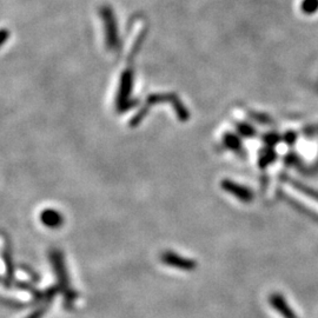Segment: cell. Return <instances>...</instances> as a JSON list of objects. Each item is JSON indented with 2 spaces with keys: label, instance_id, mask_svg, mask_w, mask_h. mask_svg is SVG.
<instances>
[{
  "label": "cell",
  "instance_id": "6da1fadb",
  "mask_svg": "<svg viewBox=\"0 0 318 318\" xmlns=\"http://www.w3.org/2000/svg\"><path fill=\"white\" fill-rule=\"evenodd\" d=\"M42 221L47 227H51V229H56V227H59L63 223V217L59 212L54 210H46L43 212L42 215Z\"/></svg>",
  "mask_w": 318,
  "mask_h": 318
},
{
  "label": "cell",
  "instance_id": "7a4b0ae2",
  "mask_svg": "<svg viewBox=\"0 0 318 318\" xmlns=\"http://www.w3.org/2000/svg\"><path fill=\"white\" fill-rule=\"evenodd\" d=\"M164 262L166 264L172 265V267L176 268H181V269H192L193 268V263L187 261V259L182 258V257L177 256L175 253H166L165 256L163 257Z\"/></svg>",
  "mask_w": 318,
  "mask_h": 318
},
{
  "label": "cell",
  "instance_id": "3957f363",
  "mask_svg": "<svg viewBox=\"0 0 318 318\" xmlns=\"http://www.w3.org/2000/svg\"><path fill=\"white\" fill-rule=\"evenodd\" d=\"M300 10L308 16L315 14L318 11V0H303L300 4Z\"/></svg>",
  "mask_w": 318,
  "mask_h": 318
},
{
  "label": "cell",
  "instance_id": "277c9868",
  "mask_svg": "<svg viewBox=\"0 0 318 318\" xmlns=\"http://www.w3.org/2000/svg\"><path fill=\"white\" fill-rule=\"evenodd\" d=\"M273 304L274 305V308L278 309L280 314H282L285 318H296V316H295L293 312H291L290 309L286 306L285 303L283 302L282 299H279L278 297H274V298L273 299Z\"/></svg>",
  "mask_w": 318,
  "mask_h": 318
},
{
  "label": "cell",
  "instance_id": "5b68a950",
  "mask_svg": "<svg viewBox=\"0 0 318 318\" xmlns=\"http://www.w3.org/2000/svg\"><path fill=\"white\" fill-rule=\"evenodd\" d=\"M225 186L227 187V190L231 191L232 193H235V195H238L239 197L242 199H245V201H249V199L251 198L250 193H249V191H247L245 189H243V187H239V186H236L235 184L232 183H227L225 184Z\"/></svg>",
  "mask_w": 318,
  "mask_h": 318
},
{
  "label": "cell",
  "instance_id": "8992f818",
  "mask_svg": "<svg viewBox=\"0 0 318 318\" xmlns=\"http://www.w3.org/2000/svg\"><path fill=\"white\" fill-rule=\"evenodd\" d=\"M44 309H40V310H37L36 312H33V314L30 315V316L28 317H26V318H40L43 316V315H44Z\"/></svg>",
  "mask_w": 318,
  "mask_h": 318
},
{
  "label": "cell",
  "instance_id": "52a82bcc",
  "mask_svg": "<svg viewBox=\"0 0 318 318\" xmlns=\"http://www.w3.org/2000/svg\"><path fill=\"white\" fill-rule=\"evenodd\" d=\"M6 33L5 32H0V44H2V43L6 40Z\"/></svg>",
  "mask_w": 318,
  "mask_h": 318
}]
</instances>
